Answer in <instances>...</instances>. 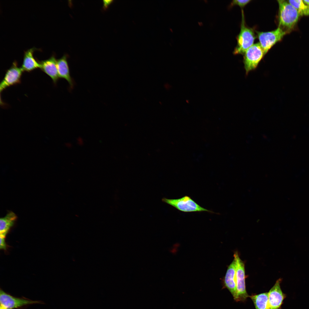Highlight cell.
<instances>
[{"label": "cell", "instance_id": "obj_1", "mask_svg": "<svg viewBox=\"0 0 309 309\" xmlns=\"http://www.w3.org/2000/svg\"><path fill=\"white\" fill-rule=\"evenodd\" d=\"M277 1L279 6L278 27L287 34L295 28L300 16L296 9L288 1L278 0Z\"/></svg>", "mask_w": 309, "mask_h": 309}, {"label": "cell", "instance_id": "obj_2", "mask_svg": "<svg viewBox=\"0 0 309 309\" xmlns=\"http://www.w3.org/2000/svg\"><path fill=\"white\" fill-rule=\"evenodd\" d=\"M242 20L240 30L237 37V43L233 51L234 54H243L252 46L256 36L253 30L247 27L245 23L243 11L242 10Z\"/></svg>", "mask_w": 309, "mask_h": 309}, {"label": "cell", "instance_id": "obj_3", "mask_svg": "<svg viewBox=\"0 0 309 309\" xmlns=\"http://www.w3.org/2000/svg\"><path fill=\"white\" fill-rule=\"evenodd\" d=\"M243 62L246 75L255 69L265 55L259 43L253 44L245 52Z\"/></svg>", "mask_w": 309, "mask_h": 309}, {"label": "cell", "instance_id": "obj_4", "mask_svg": "<svg viewBox=\"0 0 309 309\" xmlns=\"http://www.w3.org/2000/svg\"><path fill=\"white\" fill-rule=\"evenodd\" d=\"M236 266V280L238 301H244L249 296L246 289L245 265L237 252L234 254Z\"/></svg>", "mask_w": 309, "mask_h": 309}, {"label": "cell", "instance_id": "obj_5", "mask_svg": "<svg viewBox=\"0 0 309 309\" xmlns=\"http://www.w3.org/2000/svg\"><path fill=\"white\" fill-rule=\"evenodd\" d=\"M162 201L175 207L179 210L185 212L207 211L213 213L199 205L190 197L185 196L178 199L163 198Z\"/></svg>", "mask_w": 309, "mask_h": 309}, {"label": "cell", "instance_id": "obj_6", "mask_svg": "<svg viewBox=\"0 0 309 309\" xmlns=\"http://www.w3.org/2000/svg\"><path fill=\"white\" fill-rule=\"evenodd\" d=\"M260 44L265 55L277 43L281 41L286 34L281 29L278 27L274 30L267 32L255 31Z\"/></svg>", "mask_w": 309, "mask_h": 309}, {"label": "cell", "instance_id": "obj_7", "mask_svg": "<svg viewBox=\"0 0 309 309\" xmlns=\"http://www.w3.org/2000/svg\"><path fill=\"white\" fill-rule=\"evenodd\" d=\"M23 72L21 67L18 66L17 62H14L11 66L6 71L1 82L0 93L10 86L20 83Z\"/></svg>", "mask_w": 309, "mask_h": 309}, {"label": "cell", "instance_id": "obj_8", "mask_svg": "<svg viewBox=\"0 0 309 309\" xmlns=\"http://www.w3.org/2000/svg\"><path fill=\"white\" fill-rule=\"evenodd\" d=\"M282 279L279 278L268 293L269 309H281L286 295L282 291L280 284Z\"/></svg>", "mask_w": 309, "mask_h": 309}, {"label": "cell", "instance_id": "obj_9", "mask_svg": "<svg viewBox=\"0 0 309 309\" xmlns=\"http://www.w3.org/2000/svg\"><path fill=\"white\" fill-rule=\"evenodd\" d=\"M1 305L7 309H14L34 304L39 302L15 298L6 293L1 290H0Z\"/></svg>", "mask_w": 309, "mask_h": 309}, {"label": "cell", "instance_id": "obj_10", "mask_svg": "<svg viewBox=\"0 0 309 309\" xmlns=\"http://www.w3.org/2000/svg\"><path fill=\"white\" fill-rule=\"evenodd\" d=\"M236 271L235 262L233 259L227 270L224 278V284L225 287L231 294L234 300L237 302Z\"/></svg>", "mask_w": 309, "mask_h": 309}, {"label": "cell", "instance_id": "obj_11", "mask_svg": "<svg viewBox=\"0 0 309 309\" xmlns=\"http://www.w3.org/2000/svg\"><path fill=\"white\" fill-rule=\"evenodd\" d=\"M40 69L49 76L56 85L59 79L57 67V60L54 55L47 59L39 61Z\"/></svg>", "mask_w": 309, "mask_h": 309}, {"label": "cell", "instance_id": "obj_12", "mask_svg": "<svg viewBox=\"0 0 309 309\" xmlns=\"http://www.w3.org/2000/svg\"><path fill=\"white\" fill-rule=\"evenodd\" d=\"M57 67L59 78L66 80L69 84L70 89H72L75 82L71 76L66 55H64L61 58L57 60Z\"/></svg>", "mask_w": 309, "mask_h": 309}, {"label": "cell", "instance_id": "obj_13", "mask_svg": "<svg viewBox=\"0 0 309 309\" xmlns=\"http://www.w3.org/2000/svg\"><path fill=\"white\" fill-rule=\"evenodd\" d=\"M36 49L33 47L28 49L24 53L23 63L21 67L23 71L30 72L38 68L40 65L38 61L35 59L33 53Z\"/></svg>", "mask_w": 309, "mask_h": 309}, {"label": "cell", "instance_id": "obj_14", "mask_svg": "<svg viewBox=\"0 0 309 309\" xmlns=\"http://www.w3.org/2000/svg\"><path fill=\"white\" fill-rule=\"evenodd\" d=\"M17 217L15 214L11 211L4 217L0 218V235L6 236L9 229L13 226Z\"/></svg>", "mask_w": 309, "mask_h": 309}, {"label": "cell", "instance_id": "obj_15", "mask_svg": "<svg viewBox=\"0 0 309 309\" xmlns=\"http://www.w3.org/2000/svg\"><path fill=\"white\" fill-rule=\"evenodd\" d=\"M249 297L253 301L255 309H269L268 293L252 295Z\"/></svg>", "mask_w": 309, "mask_h": 309}, {"label": "cell", "instance_id": "obj_16", "mask_svg": "<svg viewBox=\"0 0 309 309\" xmlns=\"http://www.w3.org/2000/svg\"><path fill=\"white\" fill-rule=\"evenodd\" d=\"M297 11L300 16H309V8L301 0H288Z\"/></svg>", "mask_w": 309, "mask_h": 309}, {"label": "cell", "instance_id": "obj_17", "mask_svg": "<svg viewBox=\"0 0 309 309\" xmlns=\"http://www.w3.org/2000/svg\"><path fill=\"white\" fill-rule=\"evenodd\" d=\"M251 1V0H234L232 1L230 5L231 7L234 5H237L241 7H243L248 4Z\"/></svg>", "mask_w": 309, "mask_h": 309}, {"label": "cell", "instance_id": "obj_18", "mask_svg": "<svg viewBox=\"0 0 309 309\" xmlns=\"http://www.w3.org/2000/svg\"><path fill=\"white\" fill-rule=\"evenodd\" d=\"M5 236L0 235V248L1 249L6 250L7 245L5 240Z\"/></svg>", "mask_w": 309, "mask_h": 309}, {"label": "cell", "instance_id": "obj_19", "mask_svg": "<svg viewBox=\"0 0 309 309\" xmlns=\"http://www.w3.org/2000/svg\"><path fill=\"white\" fill-rule=\"evenodd\" d=\"M105 1L104 2V5H105V6H107V5H108H108L111 2V1H110H110H107V2H106V1Z\"/></svg>", "mask_w": 309, "mask_h": 309}, {"label": "cell", "instance_id": "obj_20", "mask_svg": "<svg viewBox=\"0 0 309 309\" xmlns=\"http://www.w3.org/2000/svg\"><path fill=\"white\" fill-rule=\"evenodd\" d=\"M303 1L307 5L309 8V0H303Z\"/></svg>", "mask_w": 309, "mask_h": 309}, {"label": "cell", "instance_id": "obj_21", "mask_svg": "<svg viewBox=\"0 0 309 309\" xmlns=\"http://www.w3.org/2000/svg\"><path fill=\"white\" fill-rule=\"evenodd\" d=\"M0 309H7L2 306L1 305L0 307Z\"/></svg>", "mask_w": 309, "mask_h": 309}]
</instances>
